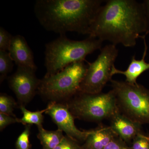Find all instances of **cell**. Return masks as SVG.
I'll return each mask as SVG.
<instances>
[{
  "label": "cell",
  "mask_w": 149,
  "mask_h": 149,
  "mask_svg": "<svg viewBox=\"0 0 149 149\" xmlns=\"http://www.w3.org/2000/svg\"><path fill=\"white\" fill-rule=\"evenodd\" d=\"M25 128L18 136L15 142L16 149H30L31 145L29 141L31 125H25Z\"/></svg>",
  "instance_id": "ac0fdd59"
},
{
  "label": "cell",
  "mask_w": 149,
  "mask_h": 149,
  "mask_svg": "<svg viewBox=\"0 0 149 149\" xmlns=\"http://www.w3.org/2000/svg\"><path fill=\"white\" fill-rule=\"evenodd\" d=\"M112 130L123 141L133 140L141 132V124L132 121L117 111L110 118Z\"/></svg>",
  "instance_id": "8fae6325"
},
{
  "label": "cell",
  "mask_w": 149,
  "mask_h": 149,
  "mask_svg": "<svg viewBox=\"0 0 149 149\" xmlns=\"http://www.w3.org/2000/svg\"><path fill=\"white\" fill-rule=\"evenodd\" d=\"M35 70L17 66L16 72L8 77L10 88L17 100L19 106H26L35 97L40 82Z\"/></svg>",
  "instance_id": "ba28073f"
},
{
  "label": "cell",
  "mask_w": 149,
  "mask_h": 149,
  "mask_svg": "<svg viewBox=\"0 0 149 149\" xmlns=\"http://www.w3.org/2000/svg\"><path fill=\"white\" fill-rule=\"evenodd\" d=\"M13 36L3 27H0V50L8 51Z\"/></svg>",
  "instance_id": "d6986e66"
},
{
  "label": "cell",
  "mask_w": 149,
  "mask_h": 149,
  "mask_svg": "<svg viewBox=\"0 0 149 149\" xmlns=\"http://www.w3.org/2000/svg\"><path fill=\"white\" fill-rule=\"evenodd\" d=\"M147 22V32L146 35L149 34V0L144 1L143 3Z\"/></svg>",
  "instance_id": "cb8c5ba5"
},
{
  "label": "cell",
  "mask_w": 149,
  "mask_h": 149,
  "mask_svg": "<svg viewBox=\"0 0 149 149\" xmlns=\"http://www.w3.org/2000/svg\"></svg>",
  "instance_id": "d4e9b609"
},
{
  "label": "cell",
  "mask_w": 149,
  "mask_h": 149,
  "mask_svg": "<svg viewBox=\"0 0 149 149\" xmlns=\"http://www.w3.org/2000/svg\"><path fill=\"white\" fill-rule=\"evenodd\" d=\"M19 108L23 114L22 117L19 118L20 123L25 125H35L37 127L42 125L44 119L43 114L45 113L46 108L41 111H32L26 109L24 105L20 106Z\"/></svg>",
  "instance_id": "9a60e30c"
},
{
  "label": "cell",
  "mask_w": 149,
  "mask_h": 149,
  "mask_svg": "<svg viewBox=\"0 0 149 149\" xmlns=\"http://www.w3.org/2000/svg\"><path fill=\"white\" fill-rule=\"evenodd\" d=\"M118 136L114 139L107 145L102 149H127L128 148L125 146L124 141Z\"/></svg>",
  "instance_id": "603a6c76"
},
{
  "label": "cell",
  "mask_w": 149,
  "mask_h": 149,
  "mask_svg": "<svg viewBox=\"0 0 149 149\" xmlns=\"http://www.w3.org/2000/svg\"><path fill=\"white\" fill-rule=\"evenodd\" d=\"M131 149H149V137L140 133L133 139Z\"/></svg>",
  "instance_id": "ffe728a7"
},
{
  "label": "cell",
  "mask_w": 149,
  "mask_h": 149,
  "mask_svg": "<svg viewBox=\"0 0 149 149\" xmlns=\"http://www.w3.org/2000/svg\"><path fill=\"white\" fill-rule=\"evenodd\" d=\"M37 128L39 130L37 138L40 140L43 149H54L64 138L63 132L59 129L48 130L43 128L42 125Z\"/></svg>",
  "instance_id": "5bb4252c"
},
{
  "label": "cell",
  "mask_w": 149,
  "mask_h": 149,
  "mask_svg": "<svg viewBox=\"0 0 149 149\" xmlns=\"http://www.w3.org/2000/svg\"><path fill=\"white\" fill-rule=\"evenodd\" d=\"M13 61L8 51L0 50V82L1 84L8 77V74L12 71Z\"/></svg>",
  "instance_id": "2e32d148"
},
{
  "label": "cell",
  "mask_w": 149,
  "mask_h": 149,
  "mask_svg": "<svg viewBox=\"0 0 149 149\" xmlns=\"http://www.w3.org/2000/svg\"><path fill=\"white\" fill-rule=\"evenodd\" d=\"M102 42L90 37L81 41H74L65 35H60L46 45L45 65L47 72L45 76L56 74L72 63L85 61L88 55L102 49Z\"/></svg>",
  "instance_id": "3957f363"
},
{
  "label": "cell",
  "mask_w": 149,
  "mask_h": 149,
  "mask_svg": "<svg viewBox=\"0 0 149 149\" xmlns=\"http://www.w3.org/2000/svg\"><path fill=\"white\" fill-rule=\"evenodd\" d=\"M88 68L84 61L70 65L56 74L44 76L37 94L50 102H65L79 93Z\"/></svg>",
  "instance_id": "277c9868"
},
{
  "label": "cell",
  "mask_w": 149,
  "mask_h": 149,
  "mask_svg": "<svg viewBox=\"0 0 149 149\" xmlns=\"http://www.w3.org/2000/svg\"><path fill=\"white\" fill-rule=\"evenodd\" d=\"M102 0H37L35 16L49 32L65 35L68 32L88 35Z\"/></svg>",
  "instance_id": "7a4b0ae2"
},
{
  "label": "cell",
  "mask_w": 149,
  "mask_h": 149,
  "mask_svg": "<svg viewBox=\"0 0 149 149\" xmlns=\"http://www.w3.org/2000/svg\"><path fill=\"white\" fill-rule=\"evenodd\" d=\"M78 142L65 136L62 141L54 149H83Z\"/></svg>",
  "instance_id": "44dd1931"
},
{
  "label": "cell",
  "mask_w": 149,
  "mask_h": 149,
  "mask_svg": "<svg viewBox=\"0 0 149 149\" xmlns=\"http://www.w3.org/2000/svg\"><path fill=\"white\" fill-rule=\"evenodd\" d=\"M146 35H143L142 39L144 40V51L143 57L140 60L136 59V56H133L131 58V61L128 68L124 71L117 69L115 65L113 66L111 70V75L116 74H122L126 78L125 82L131 84H137V79L144 72L149 70V63H147L145 61L146 56L148 47L146 42Z\"/></svg>",
  "instance_id": "7c38bea8"
},
{
  "label": "cell",
  "mask_w": 149,
  "mask_h": 149,
  "mask_svg": "<svg viewBox=\"0 0 149 149\" xmlns=\"http://www.w3.org/2000/svg\"><path fill=\"white\" fill-rule=\"evenodd\" d=\"M147 29L143 4L134 0H108L99 8L88 35L102 42L131 47Z\"/></svg>",
  "instance_id": "6da1fadb"
},
{
  "label": "cell",
  "mask_w": 149,
  "mask_h": 149,
  "mask_svg": "<svg viewBox=\"0 0 149 149\" xmlns=\"http://www.w3.org/2000/svg\"><path fill=\"white\" fill-rule=\"evenodd\" d=\"M115 45H107L101 49L95 60L88 63L85 77L79 92L96 94L101 93L107 83L111 80V70L118 56Z\"/></svg>",
  "instance_id": "52a82bcc"
},
{
  "label": "cell",
  "mask_w": 149,
  "mask_h": 149,
  "mask_svg": "<svg viewBox=\"0 0 149 149\" xmlns=\"http://www.w3.org/2000/svg\"><path fill=\"white\" fill-rule=\"evenodd\" d=\"M74 118L99 122L110 118L118 111L112 91L90 94L79 92L65 102Z\"/></svg>",
  "instance_id": "8992f818"
},
{
  "label": "cell",
  "mask_w": 149,
  "mask_h": 149,
  "mask_svg": "<svg viewBox=\"0 0 149 149\" xmlns=\"http://www.w3.org/2000/svg\"><path fill=\"white\" fill-rule=\"evenodd\" d=\"M8 52L17 66H23L37 70L32 50L22 35L13 36Z\"/></svg>",
  "instance_id": "30bf717a"
},
{
  "label": "cell",
  "mask_w": 149,
  "mask_h": 149,
  "mask_svg": "<svg viewBox=\"0 0 149 149\" xmlns=\"http://www.w3.org/2000/svg\"><path fill=\"white\" fill-rule=\"evenodd\" d=\"M18 104L11 96L5 93H1L0 95V113L13 117H16L13 113L14 109Z\"/></svg>",
  "instance_id": "e0dca14e"
},
{
  "label": "cell",
  "mask_w": 149,
  "mask_h": 149,
  "mask_svg": "<svg viewBox=\"0 0 149 149\" xmlns=\"http://www.w3.org/2000/svg\"><path fill=\"white\" fill-rule=\"evenodd\" d=\"M118 136L110 126L93 130L82 146L83 149H102L115 138Z\"/></svg>",
  "instance_id": "4fadbf2b"
},
{
  "label": "cell",
  "mask_w": 149,
  "mask_h": 149,
  "mask_svg": "<svg viewBox=\"0 0 149 149\" xmlns=\"http://www.w3.org/2000/svg\"><path fill=\"white\" fill-rule=\"evenodd\" d=\"M46 109L45 113L51 118L58 129L74 141H85L92 133L93 130L82 131L77 128L74 124V118L65 102H49Z\"/></svg>",
  "instance_id": "9c48e42d"
},
{
  "label": "cell",
  "mask_w": 149,
  "mask_h": 149,
  "mask_svg": "<svg viewBox=\"0 0 149 149\" xmlns=\"http://www.w3.org/2000/svg\"><path fill=\"white\" fill-rule=\"evenodd\" d=\"M20 123L19 118L0 113V130L1 132L8 125Z\"/></svg>",
  "instance_id": "7402d4cb"
},
{
  "label": "cell",
  "mask_w": 149,
  "mask_h": 149,
  "mask_svg": "<svg viewBox=\"0 0 149 149\" xmlns=\"http://www.w3.org/2000/svg\"><path fill=\"white\" fill-rule=\"evenodd\" d=\"M118 111L134 122L149 124V91L139 84L111 80Z\"/></svg>",
  "instance_id": "5b68a950"
}]
</instances>
